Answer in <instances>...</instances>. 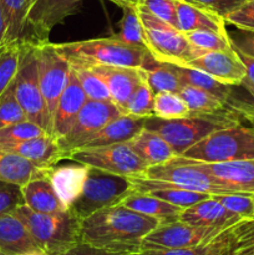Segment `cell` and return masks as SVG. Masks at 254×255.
<instances>
[{
	"label": "cell",
	"instance_id": "obj_45",
	"mask_svg": "<svg viewBox=\"0 0 254 255\" xmlns=\"http://www.w3.org/2000/svg\"><path fill=\"white\" fill-rule=\"evenodd\" d=\"M226 24L233 25L238 30L254 32V0H246L236 10L224 17Z\"/></svg>",
	"mask_w": 254,
	"mask_h": 255
},
{
	"label": "cell",
	"instance_id": "obj_8",
	"mask_svg": "<svg viewBox=\"0 0 254 255\" xmlns=\"http://www.w3.org/2000/svg\"><path fill=\"white\" fill-rule=\"evenodd\" d=\"M12 86L15 96L26 114L27 120L35 122L47 133L51 134V124L40 89L35 41L27 39L21 40L20 65Z\"/></svg>",
	"mask_w": 254,
	"mask_h": 255
},
{
	"label": "cell",
	"instance_id": "obj_48",
	"mask_svg": "<svg viewBox=\"0 0 254 255\" xmlns=\"http://www.w3.org/2000/svg\"><path fill=\"white\" fill-rule=\"evenodd\" d=\"M57 255H124V254L106 251V249L99 248V247H95L92 246V244L85 243V242H79V243L70 247L69 249H66V251H64L62 253Z\"/></svg>",
	"mask_w": 254,
	"mask_h": 255
},
{
	"label": "cell",
	"instance_id": "obj_56",
	"mask_svg": "<svg viewBox=\"0 0 254 255\" xmlns=\"http://www.w3.org/2000/svg\"><path fill=\"white\" fill-rule=\"evenodd\" d=\"M0 255H7V254H5V253H2L1 251H0Z\"/></svg>",
	"mask_w": 254,
	"mask_h": 255
},
{
	"label": "cell",
	"instance_id": "obj_11",
	"mask_svg": "<svg viewBox=\"0 0 254 255\" xmlns=\"http://www.w3.org/2000/svg\"><path fill=\"white\" fill-rule=\"evenodd\" d=\"M36 60L40 89L49 114L52 134V116L60 95L69 81L71 65L60 54L56 44L49 41L36 42Z\"/></svg>",
	"mask_w": 254,
	"mask_h": 255
},
{
	"label": "cell",
	"instance_id": "obj_2",
	"mask_svg": "<svg viewBox=\"0 0 254 255\" xmlns=\"http://www.w3.org/2000/svg\"><path fill=\"white\" fill-rule=\"evenodd\" d=\"M241 124L227 109L216 114H189L179 119L162 120L148 117L144 128L159 134L173 148L177 156H182L193 144L219 128Z\"/></svg>",
	"mask_w": 254,
	"mask_h": 255
},
{
	"label": "cell",
	"instance_id": "obj_13",
	"mask_svg": "<svg viewBox=\"0 0 254 255\" xmlns=\"http://www.w3.org/2000/svg\"><path fill=\"white\" fill-rule=\"evenodd\" d=\"M224 228L196 227L182 221L159 223L142 241L141 251H174L197 246Z\"/></svg>",
	"mask_w": 254,
	"mask_h": 255
},
{
	"label": "cell",
	"instance_id": "obj_47",
	"mask_svg": "<svg viewBox=\"0 0 254 255\" xmlns=\"http://www.w3.org/2000/svg\"><path fill=\"white\" fill-rule=\"evenodd\" d=\"M228 35L234 49L254 57V32L237 29L236 32H228Z\"/></svg>",
	"mask_w": 254,
	"mask_h": 255
},
{
	"label": "cell",
	"instance_id": "obj_4",
	"mask_svg": "<svg viewBox=\"0 0 254 255\" xmlns=\"http://www.w3.org/2000/svg\"><path fill=\"white\" fill-rule=\"evenodd\" d=\"M14 213L24 222L39 248L49 255H57L81 242V219L71 211L61 213H37L22 204Z\"/></svg>",
	"mask_w": 254,
	"mask_h": 255
},
{
	"label": "cell",
	"instance_id": "obj_17",
	"mask_svg": "<svg viewBox=\"0 0 254 255\" xmlns=\"http://www.w3.org/2000/svg\"><path fill=\"white\" fill-rule=\"evenodd\" d=\"M0 147L22 157L40 169L51 168L64 159L59 141L51 134H44L12 144H0Z\"/></svg>",
	"mask_w": 254,
	"mask_h": 255
},
{
	"label": "cell",
	"instance_id": "obj_53",
	"mask_svg": "<svg viewBox=\"0 0 254 255\" xmlns=\"http://www.w3.org/2000/svg\"><path fill=\"white\" fill-rule=\"evenodd\" d=\"M21 255H49V254H46L45 252H42V251H37V252H30V253H25Z\"/></svg>",
	"mask_w": 254,
	"mask_h": 255
},
{
	"label": "cell",
	"instance_id": "obj_52",
	"mask_svg": "<svg viewBox=\"0 0 254 255\" xmlns=\"http://www.w3.org/2000/svg\"><path fill=\"white\" fill-rule=\"evenodd\" d=\"M124 255H151L147 251H139V252H132V253H126Z\"/></svg>",
	"mask_w": 254,
	"mask_h": 255
},
{
	"label": "cell",
	"instance_id": "obj_23",
	"mask_svg": "<svg viewBox=\"0 0 254 255\" xmlns=\"http://www.w3.org/2000/svg\"><path fill=\"white\" fill-rule=\"evenodd\" d=\"M0 251L7 255H21L41 249L24 222L12 212L0 216Z\"/></svg>",
	"mask_w": 254,
	"mask_h": 255
},
{
	"label": "cell",
	"instance_id": "obj_22",
	"mask_svg": "<svg viewBox=\"0 0 254 255\" xmlns=\"http://www.w3.org/2000/svg\"><path fill=\"white\" fill-rule=\"evenodd\" d=\"M144 122H146V119H137V117L121 114L116 119L105 125L80 148H95V147H105L129 142L144 128Z\"/></svg>",
	"mask_w": 254,
	"mask_h": 255
},
{
	"label": "cell",
	"instance_id": "obj_44",
	"mask_svg": "<svg viewBox=\"0 0 254 255\" xmlns=\"http://www.w3.org/2000/svg\"><path fill=\"white\" fill-rule=\"evenodd\" d=\"M22 204H25V202L21 186L11 182L0 181V216L12 213Z\"/></svg>",
	"mask_w": 254,
	"mask_h": 255
},
{
	"label": "cell",
	"instance_id": "obj_50",
	"mask_svg": "<svg viewBox=\"0 0 254 255\" xmlns=\"http://www.w3.org/2000/svg\"><path fill=\"white\" fill-rule=\"evenodd\" d=\"M6 34H7V21L5 16L4 7H2L1 0H0V45L6 42Z\"/></svg>",
	"mask_w": 254,
	"mask_h": 255
},
{
	"label": "cell",
	"instance_id": "obj_21",
	"mask_svg": "<svg viewBox=\"0 0 254 255\" xmlns=\"http://www.w3.org/2000/svg\"><path fill=\"white\" fill-rule=\"evenodd\" d=\"M242 219L243 218L222 206L213 196L183 209L179 216V221L184 223L212 228H227Z\"/></svg>",
	"mask_w": 254,
	"mask_h": 255
},
{
	"label": "cell",
	"instance_id": "obj_6",
	"mask_svg": "<svg viewBox=\"0 0 254 255\" xmlns=\"http://www.w3.org/2000/svg\"><path fill=\"white\" fill-rule=\"evenodd\" d=\"M143 29L146 49L159 62L184 65L201 56V50L196 49L178 29L137 5Z\"/></svg>",
	"mask_w": 254,
	"mask_h": 255
},
{
	"label": "cell",
	"instance_id": "obj_25",
	"mask_svg": "<svg viewBox=\"0 0 254 255\" xmlns=\"http://www.w3.org/2000/svg\"><path fill=\"white\" fill-rule=\"evenodd\" d=\"M176 11L178 30L183 34L196 31V30L227 32L226 21L223 17L208 10H204L183 0H176Z\"/></svg>",
	"mask_w": 254,
	"mask_h": 255
},
{
	"label": "cell",
	"instance_id": "obj_1",
	"mask_svg": "<svg viewBox=\"0 0 254 255\" xmlns=\"http://www.w3.org/2000/svg\"><path fill=\"white\" fill-rule=\"evenodd\" d=\"M159 223L122 204L106 207L81 219V242L115 253L139 252L144 237Z\"/></svg>",
	"mask_w": 254,
	"mask_h": 255
},
{
	"label": "cell",
	"instance_id": "obj_5",
	"mask_svg": "<svg viewBox=\"0 0 254 255\" xmlns=\"http://www.w3.org/2000/svg\"><path fill=\"white\" fill-rule=\"evenodd\" d=\"M182 157L203 163L254 159V131L244 124L219 128L193 144Z\"/></svg>",
	"mask_w": 254,
	"mask_h": 255
},
{
	"label": "cell",
	"instance_id": "obj_3",
	"mask_svg": "<svg viewBox=\"0 0 254 255\" xmlns=\"http://www.w3.org/2000/svg\"><path fill=\"white\" fill-rule=\"evenodd\" d=\"M71 66H126L141 69L148 50L132 46L115 36L57 44Z\"/></svg>",
	"mask_w": 254,
	"mask_h": 255
},
{
	"label": "cell",
	"instance_id": "obj_16",
	"mask_svg": "<svg viewBox=\"0 0 254 255\" xmlns=\"http://www.w3.org/2000/svg\"><path fill=\"white\" fill-rule=\"evenodd\" d=\"M188 161H191L201 171L209 174L229 193L254 194V159L221 163H203L192 159Z\"/></svg>",
	"mask_w": 254,
	"mask_h": 255
},
{
	"label": "cell",
	"instance_id": "obj_7",
	"mask_svg": "<svg viewBox=\"0 0 254 255\" xmlns=\"http://www.w3.org/2000/svg\"><path fill=\"white\" fill-rule=\"evenodd\" d=\"M133 192V184L129 177L89 167L84 188L70 209L80 219H84L100 209L117 206Z\"/></svg>",
	"mask_w": 254,
	"mask_h": 255
},
{
	"label": "cell",
	"instance_id": "obj_31",
	"mask_svg": "<svg viewBox=\"0 0 254 255\" xmlns=\"http://www.w3.org/2000/svg\"><path fill=\"white\" fill-rule=\"evenodd\" d=\"M7 21L6 42L21 41L26 36L29 0H1Z\"/></svg>",
	"mask_w": 254,
	"mask_h": 255
},
{
	"label": "cell",
	"instance_id": "obj_51",
	"mask_svg": "<svg viewBox=\"0 0 254 255\" xmlns=\"http://www.w3.org/2000/svg\"><path fill=\"white\" fill-rule=\"evenodd\" d=\"M109 1L114 2L117 6H137L138 5V0H109Z\"/></svg>",
	"mask_w": 254,
	"mask_h": 255
},
{
	"label": "cell",
	"instance_id": "obj_28",
	"mask_svg": "<svg viewBox=\"0 0 254 255\" xmlns=\"http://www.w3.org/2000/svg\"><path fill=\"white\" fill-rule=\"evenodd\" d=\"M141 71L142 76L154 94L166 91L178 94L183 87V84L177 77V75L164 62L157 61L149 52L144 59Z\"/></svg>",
	"mask_w": 254,
	"mask_h": 255
},
{
	"label": "cell",
	"instance_id": "obj_49",
	"mask_svg": "<svg viewBox=\"0 0 254 255\" xmlns=\"http://www.w3.org/2000/svg\"><path fill=\"white\" fill-rule=\"evenodd\" d=\"M226 109L238 119L241 124H246V126L251 127L254 131V109L239 104H224Z\"/></svg>",
	"mask_w": 254,
	"mask_h": 255
},
{
	"label": "cell",
	"instance_id": "obj_20",
	"mask_svg": "<svg viewBox=\"0 0 254 255\" xmlns=\"http://www.w3.org/2000/svg\"><path fill=\"white\" fill-rule=\"evenodd\" d=\"M87 173H89V167L77 162H75V164H65V166L56 164L49 168L47 178L65 208L70 209L72 203L80 196Z\"/></svg>",
	"mask_w": 254,
	"mask_h": 255
},
{
	"label": "cell",
	"instance_id": "obj_38",
	"mask_svg": "<svg viewBox=\"0 0 254 255\" xmlns=\"http://www.w3.org/2000/svg\"><path fill=\"white\" fill-rule=\"evenodd\" d=\"M79 79L87 100L92 101H112L106 84L92 69L85 66H71Z\"/></svg>",
	"mask_w": 254,
	"mask_h": 255
},
{
	"label": "cell",
	"instance_id": "obj_27",
	"mask_svg": "<svg viewBox=\"0 0 254 255\" xmlns=\"http://www.w3.org/2000/svg\"><path fill=\"white\" fill-rule=\"evenodd\" d=\"M133 151L148 167L166 163L177 157L176 152L159 134L143 128L129 141Z\"/></svg>",
	"mask_w": 254,
	"mask_h": 255
},
{
	"label": "cell",
	"instance_id": "obj_15",
	"mask_svg": "<svg viewBox=\"0 0 254 255\" xmlns=\"http://www.w3.org/2000/svg\"><path fill=\"white\" fill-rule=\"evenodd\" d=\"M186 66L201 70L222 84L236 86L247 76V70L238 52L233 49L208 51L191 60Z\"/></svg>",
	"mask_w": 254,
	"mask_h": 255
},
{
	"label": "cell",
	"instance_id": "obj_9",
	"mask_svg": "<svg viewBox=\"0 0 254 255\" xmlns=\"http://www.w3.org/2000/svg\"><path fill=\"white\" fill-rule=\"evenodd\" d=\"M66 159L124 177H138L148 168L133 151L129 142L95 148H79L70 152Z\"/></svg>",
	"mask_w": 254,
	"mask_h": 255
},
{
	"label": "cell",
	"instance_id": "obj_26",
	"mask_svg": "<svg viewBox=\"0 0 254 255\" xmlns=\"http://www.w3.org/2000/svg\"><path fill=\"white\" fill-rule=\"evenodd\" d=\"M120 204L134 212L158 219L161 223L178 221L183 209L173 206L149 192H136L127 196Z\"/></svg>",
	"mask_w": 254,
	"mask_h": 255
},
{
	"label": "cell",
	"instance_id": "obj_33",
	"mask_svg": "<svg viewBox=\"0 0 254 255\" xmlns=\"http://www.w3.org/2000/svg\"><path fill=\"white\" fill-rule=\"evenodd\" d=\"M122 17L120 20V30L117 34L112 35L120 41L132 46L146 49L143 37V29L139 19L137 6H122Z\"/></svg>",
	"mask_w": 254,
	"mask_h": 255
},
{
	"label": "cell",
	"instance_id": "obj_29",
	"mask_svg": "<svg viewBox=\"0 0 254 255\" xmlns=\"http://www.w3.org/2000/svg\"><path fill=\"white\" fill-rule=\"evenodd\" d=\"M164 64H166V62H164ZM166 65L177 75V77L181 80L183 86H192L197 87V89L204 90V91H208L211 92V94H213L214 96L218 97V99H221L223 102H226L229 94H231V85L222 84V82L217 81L216 79H213V77L207 75L206 72L201 71V70L193 69V67L189 66H184V65Z\"/></svg>",
	"mask_w": 254,
	"mask_h": 255
},
{
	"label": "cell",
	"instance_id": "obj_32",
	"mask_svg": "<svg viewBox=\"0 0 254 255\" xmlns=\"http://www.w3.org/2000/svg\"><path fill=\"white\" fill-rule=\"evenodd\" d=\"M178 94L186 102L189 114H216L226 109L221 99L197 87L183 86Z\"/></svg>",
	"mask_w": 254,
	"mask_h": 255
},
{
	"label": "cell",
	"instance_id": "obj_18",
	"mask_svg": "<svg viewBox=\"0 0 254 255\" xmlns=\"http://www.w3.org/2000/svg\"><path fill=\"white\" fill-rule=\"evenodd\" d=\"M86 101V94L82 90L79 79L71 67L69 81L62 94L60 95L52 116V136L59 139L67 133L72 122Z\"/></svg>",
	"mask_w": 254,
	"mask_h": 255
},
{
	"label": "cell",
	"instance_id": "obj_40",
	"mask_svg": "<svg viewBox=\"0 0 254 255\" xmlns=\"http://www.w3.org/2000/svg\"><path fill=\"white\" fill-rule=\"evenodd\" d=\"M149 193L163 199V201L168 202V203L173 204V206L179 207L182 209L188 208V207L193 206V204L198 203L201 201H204V199L209 198L212 196V194L202 193V192H194L189 191V189L181 188L154 189V191H151Z\"/></svg>",
	"mask_w": 254,
	"mask_h": 255
},
{
	"label": "cell",
	"instance_id": "obj_14",
	"mask_svg": "<svg viewBox=\"0 0 254 255\" xmlns=\"http://www.w3.org/2000/svg\"><path fill=\"white\" fill-rule=\"evenodd\" d=\"M82 0H35L27 14V32L35 42L47 41L51 30L74 14ZM25 36V39H26Z\"/></svg>",
	"mask_w": 254,
	"mask_h": 255
},
{
	"label": "cell",
	"instance_id": "obj_43",
	"mask_svg": "<svg viewBox=\"0 0 254 255\" xmlns=\"http://www.w3.org/2000/svg\"><path fill=\"white\" fill-rule=\"evenodd\" d=\"M138 5L148 10L154 16L178 29L176 0H138Z\"/></svg>",
	"mask_w": 254,
	"mask_h": 255
},
{
	"label": "cell",
	"instance_id": "obj_10",
	"mask_svg": "<svg viewBox=\"0 0 254 255\" xmlns=\"http://www.w3.org/2000/svg\"><path fill=\"white\" fill-rule=\"evenodd\" d=\"M254 247V219H242L197 246L174 251H147L151 255H241Z\"/></svg>",
	"mask_w": 254,
	"mask_h": 255
},
{
	"label": "cell",
	"instance_id": "obj_46",
	"mask_svg": "<svg viewBox=\"0 0 254 255\" xmlns=\"http://www.w3.org/2000/svg\"><path fill=\"white\" fill-rule=\"evenodd\" d=\"M183 1L196 5V6L202 7L204 10H208V11L224 19L227 15L231 14L246 0H183Z\"/></svg>",
	"mask_w": 254,
	"mask_h": 255
},
{
	"label": "cell",
	"instance_id": "obj_41",
	"mask_svg": "<svg viewBox=\"0 0 254 255\" xmlns=\"http://www.w3.org/2000/svg\"><path fill=\"white\" fill-rule=\"evenodd\" d=\"M27 120L26 114L17 101L14 92V86H10L0 96V129L10 125Z\"/></svg>",
	"mask_w": 254,
	"mask_h": 255
},
{
	"label": "cell",
	"instance_id": "obj_19",
	"mask_svg": "<svg viewBox=\"0 0 254 255\" xmlns=\"http://www.w3.org/2000/svg\"><path fill=\"white\" fill-rule=\"evenodd\" d=\"M94 70L102 79L109 89L111 100L115 105L124 111L132 92L142 82L141 69L126 66H94Z\"/></svg>",
	"mask_w": 254,
	"mask_h": 255
},
{
	"label": "cell",
	"instance_id": "obj_37",
	"mask_svg": "<svg viewBox=\"0 0 254 255\" xmlns=\"http://www.w3.org/2000/svg\"><path fill=\"white\" fill-rule=\"evenodd\" d=\"M184 35L187 40L202 52L224 51V50L233 49L228 31L217 32L212 30H196Z\"/></svg>",
	"mask_w": 254,
	"mask_h": 255
},
{
	"label": "cell",
	"instance_id": "obj_12",
	"mask_svg": "<svg viewBox=\"0 0 254 255\" xmlns=\"http://www.w3.org/2000/svg\"><path fill=\"white\" fill-rule=\"evenodd\" d=\"M121 114L122 112L120 111L119 107L112 101L87 100L77 114L67 133L57 139L64 153V159H66L70 152L80 148L105 125H107Z\"/></svg>",
	"mask_w": 254,
	"mask_h": 255
},
{
	"label": "cell",
	"instance_id": "obj_30",
	"mask_svg": "<svg viewBox=\"0 0 254 255\" xmlns=\"http://www.w3.org/2000/svg\"><path fill=\"white\" fill-rule=\"evenodd\" d=\"M47 169H40L22 157L0 147V181L24 186Z\"/></svg>",
	"mask_w": 254,
	"mask_h": 255
},
{
	"label": "cell",
	"instance_id": "obj_42",
	"mask_svg": "<svg viewBox=\"0 0 254 255\" xmlns=\"http://www.w3.org/2000/svg\"><path fill=\"white\" fill-rule=\"evenodd\" d=\"M214 199L228 211L233 212L243 219H254V194L226 193L214 194Z\"/></svg>",
	"mask_w": 254,
	"mask_h": 255
},
{
	"label": "cell",
	"instance_id": "obj_54",
	"mask_svg": "<svg viewBox=\"0 0 254 255\" xmlns=\"http://www.w3.org/2000/svg\"><path fill=\"white\" fill-rule=\"evenodd\" d=\"M241 255H254V247H253V248L248 249V251H246L244 253H242Z\"/></svg>",
	"mask_w": 254,
	"mask_h": 255
},
{
	"label": "cell",
	"instance_id": "obj_55",
	"mask_svg": "<svg viewBox=\"0 0 254 255\" xmlns=\"http://www.w3.org/2000/svg\"><path fill=\"white\" fill-rule=\"evenodd\" d=\"M35 1V0H29V2H30V6H31V4H32V2H34Z\"/></svg>",
	"mask_w": 254,
	"mask_h": 255
},
{
	"label": "cell",
	"instance_id": "obj_36",
	"mask_svg": "<svg viewBox=\"0 0 254 255\" xmlns=\"http://www.w3.org/2000/svg\"><path fill=\"white\" fill-rule=\"evenodd\" d=\"M189 110L186 102L177 92H157L154 94L153 116L162 120L179 119L188 116Z\"/></svg>",
	"mask_w": 254,
	"mask_h": 255
},
{
	"label": "cell",
	"instance_id": "obj_24",
	"mask_svg": "<svg viewBox=\"0 0 254 255\" xmlns=\"http://www.w3.org/2000/svg\"><path fill=\"white\" fill-rule=\"evenodd\" d=\"M47 171L21 186L25 206L37 213H61L67 208H65L56 192L52 188L47 178Z\"/></svg>",
	"mask_w": 254,
	"mask_h": 255
},
{
	"label": "cell",
	"instance_id": "obj_39",
	"mask_svg": "<svg viewBox=\"0 0 254 255\" xmlns=\"http://www.w3.org/2000/svg\"><path fill=\"white\" fill-rule=\"evenodd\" d=\"M49 134L42 127L36 125L30 120L10 125L0 129V144H12L17 142L26 141L35 137Z\"/></svg>",
	"mask_w": 254,
	"mask_h": 255
},
{
	"label": "cell",
	"instance_id": "obj_35",
	"mask_svg": "<svg viewBox=\"0 0 254 255\" xmlns=\"http://www.w3.org/2000/svg\"><path fill=\"white\" fill-rule=\"evenodd\" d=\"M153 101L154 92L143 79L129 96L122 114L137 119H148L153 116Z\"/></svg>",
	"mask_w": 254,
	"mask_h": 255
},
{
	"label": "cell",
	"instance_id": "obj_34",
	"mask_svg": "<svg viewBox=\"0 0 254 255\" xmlns=\"http://www.w3.org/2000/svg\"><path fill=\"white\" fill-rule=\"evenodd\" d=\"M21 55V41L0 45V96L9 89L16 77Z\"/></svg>",
	"mask_w": 254,
	"mask_h": 255
}]
</instances>
